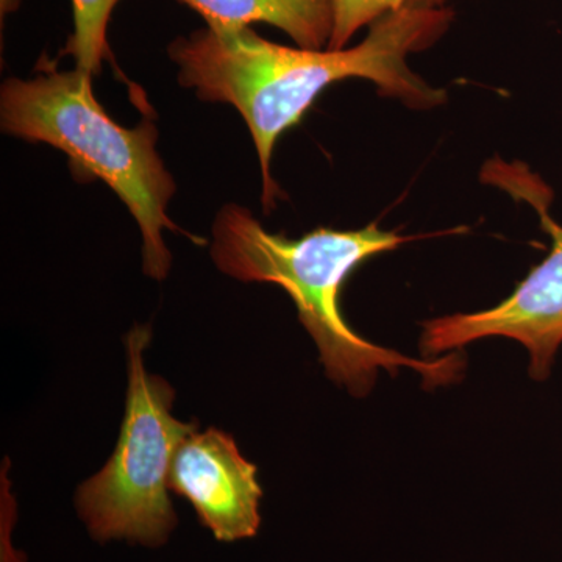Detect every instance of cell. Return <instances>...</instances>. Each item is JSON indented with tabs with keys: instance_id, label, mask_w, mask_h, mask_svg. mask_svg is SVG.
<instances>
[{
	"instance_id": "6da1fadb",
	"label": "cell",
	"mask_w": 562,
	"mask_h": 562,
	"mask_svg": "<svg viewBox=\"0 0 562 562\" xmlns=\"http://www.w3.org/2000/svg\"><path fill=\"white\" fill-rule=\"evenodd\" d=\"M453 18L442 7H406L372 24L357 47L342 50L280 46L250 27H205L179 36L168 52L179 66L181 87L195 90L202 101L231 103L241 113L257 147L262 205L269 213L279 192L271 173L277 140L336 81L371 80L384 98L414 110L446 102V91L420 79L406 58L438 43Z\"/></svg>"
},
{
	"instance_id": "7a4b0ae2",
	"label": "cell",
	"mask_w": 562,
	"mask_h": 562,
	"mask_svg": "<svg viewBox=\"0 0 562 562\" xmlns=\"http://www.w3.org/2000/svg\"><path fill=\"white\" fill-rule=\"evenodd\" d=\"M213 236L211 255L222 272L243 281L279 284L290 294L299 319L319 349L328 379L346 386L355 397L372 391L380 369L391 375L398 369H413L425 387L460 380L464 371L460 355L424 360L408 357L362 338L344 317L341 291L351 272L412 238L372 224L349 232L317 228L291 239L266 231L249 210L238 205L224 206L217 213Z\"/></svg>"
},
{
	"instance_id": "3957f363",
	"label": "cell",
	"mask_w": 562,
	"mask_h": 562,
	"mask_svg": "<svg viewBox=\"0 0 562 562\" xmlns=\"http://www.w3.org/2000/svg\"><path fill=\"white\" fill-rule=\"evenodd\" d=\"M0 117L9 135L65 151L80 179L105 181L138 222L144 273L168 277L172 257L162 231H181L166 214L176 183L158 155L154 122L122 127L95 99L91 74L58 70L54 63L43 65L35 79L3 83Z\"/></svg>"
},
{
	"instance_id": "277c9868",
	"label": "cell",
	"mask_w": 562,
	"mask_h": 562,
	"mask_svg": "<svg viewBox=\"0 0 562 562\" xmlns=\"http://www.w3.org/2000/svg\"><path fill=\"white\" fill-rule=\"evenodd\" d=\"M149 342V327L136 325L128 333V390L120 439L105 468L77 492V512L98 542L160 547L177 527L169 475L177 449L198 424L172 416L176 392L144 366Z\"/></svg>"
},
{
	"instance_id": "5b68a950",
	"label": "cell",
	"mask_w": 562,
	"mask_h": 562,
	"mask_svg": "<svg viewBox=\"0 0 562 562\" xmlns=\"http://www.w3.org/2000/svg\"><path fill=\"white\" fill-rule=\"evenodd\" d=\"M483 180L531 205L552 238V249L494 308L425 322L420 350L425 358H438L479 339H514L530 355L531 379L542 382L552 373L562 346V225L550 214L549 187L524 162L490 161Z\"/></svg>"
},
{
	"instance_id": "8992f818",
	"label": "cell",
	"mask_w": 562,
	"mask_h": 562,
	"mask_svg": "<svg viewBox=\"0 0 562 562\" xmlns=\"http://www.w3.org/2000/svg\"><path fill=\"white\" fill-rule=\"evenodd\" d=\"M169 490L187 498L221 542L244 541L261 527L258 468L217 428L191 432L173 457Z\"/></svg>"
},
{
	"instance_id": "52a82bcc",
	"label": "cell",
	"mask_w": 562,
	"mask_h": 562,
	"mask_svg": "<svg viewBox=\"0 0 562 562\" xmlns=\"http://www.w3.org/2000/svg\"><path fill=\"white\" fill-rule=\"evenodd\" d=\"M198 11L210 29L269 24L303 49H327L333 32V0H179Z\"/></svg>"
},
{
	"instance_id": "ba28073f",
	"label": "cell",
	"mask_w": 562,
	"mask_h": 562,
	"mask_svg": "<svg viewBox=\"0 0 562 562\" xmlns=\"http://www.w3.org/2000/svg\"><path fill=\"white\" fill-rule=\"evenodd\" d=\"M121 0H72L76 31L68 41L66 54L76 58V68L99 76L102 61L110 57L109 24L114 7Z\"/></svg>"
},
{
	"instance_id": "9c48e42d",
	"label": "cell",
	"mask_w": 562,
	"mask_h": 562,
	"mask_svg": "<svg viewBox=\"0 0 562 562\" xmlns=\"http://www.w3.org/2000/svg\"><path fill=\"white\" fill-rule=\"evenodd\" d=\"M446 0H333V32L327 49L342 50L355 33L406 7H439Z\"/></svg>"
},
{
	"instance_id": "30bf717a",
	"label": "cell",
	"mask_w": 562,
	"mask_h": 562,
	"mask_svg": "<svg viewBox=\"0 0 562 562\" xmlns=\"http://www.w3.org/2000/svg\"><path fill=\"white\" fill-rule=\"evenodd\" d=\"M21 2L22 0H0V14H2V20L7 14L13 13V11L20 9Z\"/></svg>"
}]
</instances>
